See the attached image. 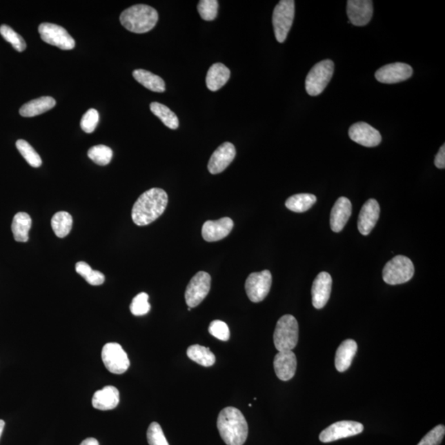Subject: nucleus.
<instances>
[{
  "label": "nucleus",
  "instance_id": "obj_34",
  "mask_svg": "<svg viewBox=\"0 0 445 445\" xmlns=\"http://www.w3.org/2000/svg\"><path fill=\"white\" fill-rule=\"evenodd\" d=\"M0 34H1L3 39L10 43L17 52H23L26 50V42H25L23 37H21L19 33H17L14 29L8 26V25H2L0 27Z\"/></svg>",
  "mask_w": 445,
  "mask_h": 445
},
{
  "label": "nucleus",
  "instance_id": "obj_23",
  "mask_svg": "<svg viewBox=\"0 0 445 445\" xmlns=\"http://www.w3.org/2000/svg\"><path fill=\"white\" fill-rule=\"evenodd\" d=\"M357 343L351 339L342 342L336 353L335 357V366L337 371L345 372L351 366L356 353H357Z\"/></svg>",
  "mask_w": 445,
  "mask_h": 445
},
{
  "label": "nucleus",
  "instance_id": "obj_5",
  "mask_svg": "<svg viewBox=\"0 0 445 445\" xmlns=\"http://www.w3.org/2000/svg\"><path fill=\"white\" fill-rule=\"evenodd\" d=\"M415 273L413 261L402 255L394 257L383 270V279L388 285L396 286L408 282Z\"/></svg>",
  "mask_w": 445,
  "mask_h": 445
},
{
  "label": "nucleus",
  "instance_id": "obj_20",
  "mask_svg": "<svg viewBox=\"0 0 445 445\" xmlns=\"http://www.w3.org/2000/svg\"><path fill=\"white\" fill-rule=\"evenodd\" d=\"M297 368V359L292 350L279 351L274 359L275 375L281 381L294 378Z\"/></svg>",
  "mask_w": 445,
  "mask_h": 445
},
{
  "label": "nucleus",
  "instance_id": "obj_27",
  "mask_svg": "<svg viewBox=\"0 0 445 445\" xmlns=\"http://www.w3.org/2000/svg\"><path fill=\"white\" fill-rule=\"evenodd\" d=\"M133 77L138 83L148 88V90L156 92H164L165 91L164 79L150 71L135 70L133 72Z\"/></svg>",
  "mask_w": 445,
  "mask_h": 445
},
{
  "label": "nucleus",
  "instance_id": "obj_37",
  "mask_svg": "<svg viewBox=\"0 0 445 445\" xmlns=\"http://www.w3.org/2000/svg\"><path fill=\"white\" fill-rule=\"evenodd\" d=\"M147 439L150 445H169L159 423L152 422L147 431Z\"/></svg>",
  "mask_w": 445,
  "mask_h": 445
},
{
  "label": "nucleus",
  "instance_id": "obj_14",
  "mask_svg": "<svg viewBox=\"0 0 445 445\" xmlns=\"http://www.w3.org/2000/svg\"><path fill=\"white\" fill-rule=\"evenodd\" d=\"M349 137L354 142L364 147H376L382 141L379 131L366 122H358L351 126Z\"/></svg>",
  "mask_w": 445,
  "mask_h": 445
},
{
  "label": "nucleus",
  "instance_id": "obj_1",
  "mask_svg": "<svg viewBox=\"0 0 445 445\" xmlns=\"http://www.w3.org/2000/svg\"><path fill=\"white\" fill-rule=\"evenodd\" d=\"M168 202V194L161 188H152L144 192L135 201L132 209L133 222L146 226L164 214Z\"/></svg>",
  "mask_w": 445,
  "mask_h": 445
},
{
  "label": "nucleus",
  "instance_id": "obj_3",
  "mask_svg": "<svg viewBox=\"0 0 445 445\" xmlns=\"http://www.w3.org/2000/svg\"><path fill=\"white\" fill-rule=\"evenodd\" d=\"M158 12L146 4H137L122 12L120 21L122 26L135 33H146L156 26Z\"/></svg>",
  "mask_w": 445,
  "mask_h": 445
},
{
  "label": "nucleus",
  "instance_id": "obj_13",
  "mask_svg": "<svg viewBox=\"0 0 445 445\" xmlns=\"http://www.w3.org/2000/svg\"><path fill=\"white\" fill-rule=\"evenodd\" d=\"M413 68L404 63H393L376 71L375 79L387 84L397 83L412 77Z\"/></svg>",
  "mask_w": 445,
  "mask_h": 445
},
{
  "label": "nucleus",
  "instance_id": "obj_30",
  "mask_svg": "<svg viewBox=\"0 0 445 445\" xmlns=\"http://www.w3.org/2000/svg\"><path fill=\"white\" fill-rule=\"evenodd\" d=\"M73 226V218L66 211L55 214L52 219V230L59 237H65L70 234Z\"/></svg>",
  "mask_w": 445,
  "mask_h": 445
},
{
  "label": "nucleus",
  "instance_id": "obj_11",
  "mask_svg": "<svg viewBox=\"0 0 445 445\" xmlns=\"http://www.w3.org/2000/svg\"><path fill=\"white\" fill-rule=\"evenodd\" d=\"M42 41L46 43L57 46L61 50H72L75 48V41L66 30L59 25L43 23L38 28Z\"/></svg>",
  "mask_w": 445,
  "mask_h": 445
},
{
  "label": "nucleus",
  "instance_id": "obj_43",
  "mask_svg": "<svg viewBox=\"0 0 445 445\" xmlns=\"http://www.w3.org/2000/svg\"><path fill=\"white\" fill-rule=\"evenodd\" d=\"M76 273L81 275L82 277H86V275L92 270L90 266H89L86 262L79 261L75 266Z\"/></svg>",
  "mask_w": 445,
  "mask_h": 445
},
{
  "label": "nucleus",
  "instance_id": "obj_21",
  "mask_svg": "<svg viewBox=\"0 0 445 445\" xmlns=\"http://www.w3.org/2000/svg\"><path fill=\"white\" fill-rule=\"evenodd\" d=\"M353 213V205L349 199L340 197L335 203L330 212V226L335 233L341 232L346 226Z\"/></svg>",
  "mask_w": 445,
  "mask_h": 445
},
{
  "label": "nucleus",
  "instance_id": "obj_25",
  "mask_svg": "<svg viewBox=\"0 0 445 445\" xmlns=\"http://www.w3.org/2000/svg\"><path fill=\"white\" fill-rule=\"evenodd\" d=\"M57 101L52 97H41L24 104L19 110L20 115L23 117L39 116L50 111L56 106Z\"/></svg>",
  "mask_w": 445,
  "mask_h": 445
},
{
  "label": "nucleus",
  "instance_id": "obj_9",
  "mask_svg": "<svg viewBox=\"0 0 445 445\" xmlns=\"http://www.w3.org/2000/svg\"><path fill=\"white\" fill-rule=\"evenodd\" d=\"M273 284V275L270 271L265 270L261 273H253L245 283L246 293L253 303H260L268 295Z\"/></svg>",
  "mask_w": 445,
  "mask_h": 445
},
{
  "label": "nucleus",
  "instance_id": "obj_36",
  "mask_svg": "<svg viewBox=\"0 0 445 445\" xmlns=\"http://www.w3.org/2000/svg\"><path fill=\"white\" fill-rule=\"evenodd\" d=\"M150 304L148 303V295L146 293H139L132 300L130 309L135 316H143L150 311Z\"/></svg>",
  "mask_w": 445,
  "mask_h": 445
},
{
  "label": "nucleus",
  "instance_id": "obj_6",
  "mask_svg": "<svg viewBox=\"0 0 445 445\" xmlns=\"http://www.w3.org/2000/svg\"><path fill=\"white\" fill-rule=\"evenodd\" d=\"M295 3L294 0H281L275 6L273 23L275 38L279 43L286 40L295 18Z\"/></svg>",
  "mask_w": 445,
  "mask_h": 445
},
{
  "label": "nucleus",
  "instance_id": "obj_45",
  "mask_svg": "<svg viewBox=\"0 0 445 445\" xmlns=\"http://www.w3.org/2000/svg\"><path fill=\"white\" fill-rule=\"evenodd\" d=\"M4 426H6V422H4L3 419H0V438H1L3 434Z\"/></svg>",
  "mask_w": 445,
  "mask_h": 445
},
{
  "label": "nucleus",
  "instance_id": "obj_29",
  "mask_svg": "<svg viewBox=\"0 0 445 445\" xmlns=\"http://www.w3.org/2000/svg\"><path fill=\"white\" fill-rule=\"evenodd\" d=\"M317 202L315 195L302 193L296 194L290 197L286 202V206L291 211L296 213H303L307 211Z\"/></svg>",
  "mask_w": 445,
  "mask_h": 445
},
{
  "label": "nucleus",
  "instance_id": "obj_10",
  "mask_svg": "<svg viewBox=\"0 0 445 445\" xmlns=\"http://www.w3.org/2000/svg\"><path fill=\"white\" fill-rule=\"evenodd\" d=\"M211 277L205 271H200L190 279L185 292L186 304L189 308L198 306L210 290Z\"/></svg>",
  "mask_w": 445,
  "mask_h": 445
},
{
  "label": "nucleus",
  "instance_id": "obj_31",
  "mask_svg": "<svg viewBox=\"0 0 445 445\" xmlns=\"http://www.w3.org/2000/svg\"><path fill=\"white\" fill-rule=\"evenodd\" d=\"M150 110L169 129L176 130L179 126V120L176 114L166 106L159 103H152Z\"/></svg>",
  "mask_w": 445,
  "mask_h": 445
},
{
  "label": "nucleus",
  "instance_id": "obj_24",
  "mask_svg": "<svg viewBox=\"0 0 445 445\" xmlns=\"http://www.w3.org/2000/svg\"><path fill=\"white\" fill-rule=\"evenodd\" d=\"M230 78V70L221 63L212 66L206 75V86L212 92L218 91L226 86Z\"/></svg>",
  "mask_w": 445,
  "mask_h": 445
},
{
  "label": "nucleus",
  "instance_id": "obj_19",
  "mask_svg": "<svg viewBox=\"0 0 445 445\" xmlns=\"http://www.w3.org/2000/svg\"><path fill=\"white\" fill-rule=\"evenodd\" d=\"M234 221L232 219L224 217L218 220H208L202 226V237L206 241H217L230 235Z\"/></svg>",
  "mask_w": 445,
  "mask_h": 445
},
{
  "label": "nucleus",
  "instance_id": "obj_16",
  "mask_svg": "<svg viewBox=\"0 0 445 445\" xmlns=\"http://www.w3.org/2000/svg\"><path fill=\"white\" fill-rule=\"evenodd\" d=\"M374 8L371 0H349L347 2V15L355 26H366L370 22Z\"/></svg>",
  "mask_w": 445,
  "mask_h": 445
},
{
  "label": "nucleus",
  "instance_id": "obj_17",
  "mask_svg": "<svg viewBox=\"0 0 445 445\" xmlns=\"http://www.w3.org/2000/svg\"><path fill=\"white\" fill-rule=\"evenodd\" d=\"M333 279L328 273H321L317 275L312 286V302L313 307L321 309L326 306L332 292Z\"/></svg>",
  "mask_w": 445,
  "mask_h": 445
},
{
  "label": "nucleus",
  "instance_id": "obj_8",
  "mask_svg": "<svg viewBox=\"0 0 445 445\" xmlns=\"http://www.w3.org/2000/svg\"><path fill=\"white\" fill-rule=\"evenodd\" d=\"M101 359L109 372L115 375L124 374L130 367V359L124 349L118 343L110 342L101 350Z\"/></svg>",
  "mask_w": 445,
  "mask_h": 445
},
{
  "label": "nucleus",
  "instance_id": "obj_7",
  "mask_svg": "<svg viewBox=\"0 0 445 445\" xmlns=\"http://www.w3.org/2000/svg\"><path fill=\"white\" fill-rule=\"evenodd\" d=\"M334 73V63L330 59L317 63L312 68L305 80L308 95L315 97L321 95L332 79Z\"/></svg>",
  "mask_w": 445,
  "mask_h": 445
},
{
  "label": "nucleus",
  "instance_id": "obj_41",
  "mask_svg": "<svg viewBox=\"0 0 445 445\" xmlns=\"http://www.w3.org/2000/svg\"><path fill=\"white\" fill-rule=\"evenodd\" d=\"M83 278L91 286H101L105 281L104 275L99 270L92 269Z\"/></svg>",
  "mask_w": 445,
  "mask_h": 445
},
{
  "label": "nucleus",
  "instance_id": "obj_18",
  "mask_svg": "<svg viewBox=\"0 0 445 445\" xmlns=\"http://www.w3.org/2000/svg\"><path fill=\"white\" fill-rule=\"evenodd\" d=\"M380 206L375 199H370L364 203L358 219V230L362 235L370 234L379 219Z\"/></svg>",
  "mask_w": 445,
  "mask_h": 445
},
{
  "label": "nucleus",
  "instance_id": "obj_2",
  "mask_svg": "<svg viewBox=\"0 0 445 445\" xmlns=\"http://www.w3.org/2000/svg\"><path fill=\"white\" fill-rule=\"evenodd\" d=\"M217 427L227 445H244L248 435V425L241 411L228 406L219 413Z\"/></svg>",
  "mask_w": 445,
  "mask_h": 445
},
{
  "label": "nucleus",
  "instance_id": "obj_39",
  "mask_svg": "<svg viewBox=\"0 0 445 445\" xmlns=\"http://www.w3.org/2000/svg\"><path fill=\"white\" fill-rule=\"evenodd\" d=\"M444 435V426L439 425L427 433L417 445H439L442 442Z\"/></svg>",
  "mask_w": 445,
  "mask_h": 445
},
{
  "label": "nucleus",
  "instance_id": "obj_33",
  "mask_svg": "<svg viewBox=\"0 0 445 445\" xmlns=\"http://www.w3.org/2000/svg\"><path fill=\"white\" fill-rule=\"evenodd\" d=\"M88 155L95 164L100 166H106L111 162L113 152L109 147L100 145L89 148Z\"/></svg>",
  "mask_w": 445,
  "mask_h": 445
},
{
  "label": "nucleus",
  "instance_id": "obj_15",
  "mask_svg": "<svg viewBox=\"0 0 445 445\" xmlns=\"http://www.w3.org/2000/svg\"><path fill=\"white\" fill-rule=\"evenodd\" d=\"M236 156V148L233 144H222L211 155L208 164V170L211 175H219L230 166Z\"/></svg>",
  "mask_w": 445,
  "mask_h": 445
},
{
  "label": "nucleus",
  "instance_id": "obj_40",
  "mask_svg": "<svg viewBox=\"0 0 445 445\" xmlns=\"http://www.w3.org/2000/svg\"><path fill=\"white\" fill-rule=\"evenodd\" d=\"M99 112L95 109H89L82 118L81 128L84 132L92 133L95 130L97 124H99Z\"/></svg>",
  "mask_w": 445,
  "mask_h": 445
},
{
  "label": "nucleus",
  "instance_id": "obj_44",
  "mask_svg": "<svg viewBox=\"0 0 445 445\" xmlns=\"http://www.w3.org/2000/svg\"><path fill=\"white\" fill-rule=\"evenodd\" d=\"M80 445H99V443L95 438H88L84 439Z\"/></svg>",
  "mask_w": 445,
  "mask_h": 445
},
{
  "label": "nucleus",
  "instance_id": "obj_28",
  "mask_svg": "<svg viewBox=\"0 0 445 445\" xmlns=\"http://www.w3.org/2000/svg\"><path fill=\"white\" fill-rule=\"evenodd\" d=\"M188 358L204 367H210L215 363V355L207 347L193 345L188 347L186 351Z\"/></svg>",
  "mask_w": 445,
  "mask_h": 445
},
{
  "label": "nucleus",
  "instance_id": "obj_22",
  "mask_svg": "<svg viewBox=\"0 0 445 445\" xmlns=\"http://www.w3.org/2000/svg\"><path fill=\"white\" fill-rule=\"evenodd\" d=\"M120 402V393L113 386H107L99 390L92 397L93 408L101 411H108L116 408Z\"/></svg>",
  "mask_w": 445,
  "mask_h": 445
},
{
  "label": "nucleus",
  "instance_id": "obj_26",
  "mask_svg": "<svg viewBox=\"0 0 445 445\" xmlns=\"http://www.w3.org/2000/svg\"><path fill=\"white\" fill-rule=\"evenodd\" d=\"M32 227V219L25 212L14 215L12 223V231L14 239L19 243H26L29 239V231Z\"/></svg>",
  "mask_w": 445,
  "mask_h": 445
},
{
  "label": "nucleus",
  "instance_id": "obj_12",
  "mask_svg": "<svg viewBox=\"0 0 445 445\" xmlns=\"http://www.w3.org/2000/svg\"><path fill=\"white\" fill-rule=\"evenodd\" d=\"M364 431L362 423L353 421H342L333 424L321 432L319 439L323 443L337 442L341 439L357 435Z\"/></svg>",
  "mask_w": 445,
  "mask_h": 445
},
{
  "label": "nucleus",
  "instance_id": "obj_4",
  "mask_svg": "<svg viewBox=\"0 0 445 445\" xmlns=\"http://www.w3.org/2000/svg\"><path fill=\"white\" fill-rule=\"evenodd\" d=\"M273 337L278 351L295 349L299 342V324L295 317L290 315L282 316L275 326Z\"/></svg>",
  "mask_w": 445,
  "mask_h": 445
},
{
  "label": "nucleus",
  "instance_id": "obj_32",
  "mask_svg": "<svg viewBox=\"0 0 445 445\" xmlns=\"http://www.w3.org/2000/svg\"><path fill=\"white\" fill-rule=\"evenodd\" d=\"M16 147L30 166L33 168L41 167L42 164L41 157L28 142L23 141V139H19L16 142Z\"/></svg>",
  "mask_w": 445,
  "mask_h": 445
},
{
  "label": "nucleus",
  "instance_id": "obj_38",
  "mask_svg": "<svg viewBox=\"0 0 445 445\" xmlns=\"http://www.w3.org/2000/svg\"><path fill=\"white\" fill-rule=\"evenodd\" d=\"M209 333L212 336L220 341L227 342L230 338V330L228 325L223 321L215 320L211 322L209 326Z\"/></svg>",
  "mask_w": 445,
  "mask_h": 445
},
{
  "label": "nucleus",
  "instance_id": "obj_42",
  "mask_svg": "<svg viewBox=\"0 0 445 445\" xmlns=\"http://www.w3.org/2000/svg\"><path fill=\"white\" fill-rule=\"evenodd\" d=\"M435 165L439 169H444L445 168V145H443L439 148L438 154L436 155Z\"/></svg>",
  "mask_w": 445,
  "mask_h": 445
},
{
  "label": "nucleus",
  "instance_id": "obj_35",
  "mask_svg": "<svg viewBox=\"0 0 445 445\" xmlns=\"http://www.w3.org/2000/svg\"><path fill=\"white\" fill-rule=\"evenodd\" d=\"M219 2L217 0H201L199 2L197 10L201 18L205 21H213L218 14Z\"/></svg>",
  "mask_w": 445,
  "mask_h": 445
}]
</instances>
